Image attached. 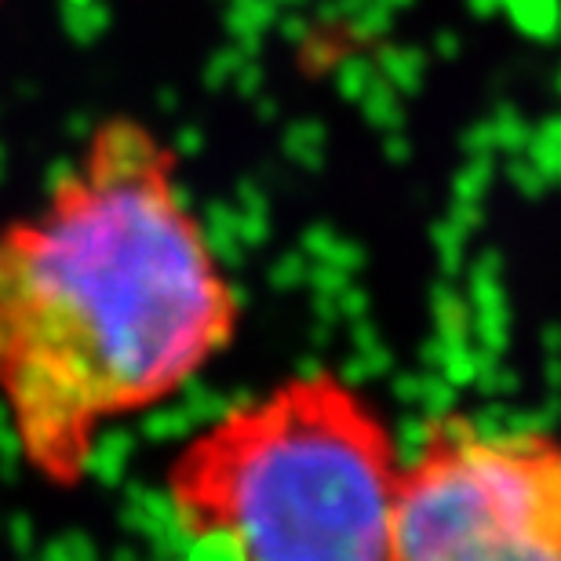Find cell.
<instances>
[{
  "instance_id": "6da1fadb",
  "label": "cell",
  "mask_w": 561,
  "mask_h": 561,
  "mask_svg": "<svg viewBox=\"0 0 561 561\" xmlns=\"http://www.w3.org/2000/svg\"><path fill=\"white\" fill-rule=\"evenodd\" d=\"M238 329L175 146L142 121H103L0 227V409L48 489L73 492L106 426L175 398Z\"/></svg>"
},
{
  "instance_id": "7a4b0ae2",
  "label": "cell",
  "mask_w": 561,
  "mask_h": 561,
  "mask_svg": "<svg viewBox=\"0 0 561 561\" xmlns=\"http://www.w3.org/2000/svg\"><path fill=\"white\" fill-rule=\"evenodd\" d=\"M401 459L335 373H302L205 423L164 467L175 529L230 561H390Z\"/></svg>"
},
{
  "instance_id": "3957f363",
  "label": "cell",
  "mask_w": 561,
  "mask_h": 561,
  "mask_svg": "<svg viewBox=\"0 0 561 561\" xmlns=\"http://www.w3.org/2000/svg\"><path fill=\"white\" fill-rule=\"evenodd\" d=\"M390 561H561V442L437 420L401 467Z\"/></svg>"
}]
</instances>
